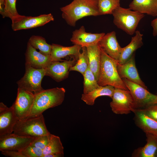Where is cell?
<instances>
[{"label":"cell","instance_id":"obj_30","mask_svg":"<svg viewBox=\"0 0 157 157\" xmlns=\"http://www.w3.org/2000/svg\"><path fill=\"white\" fill-rule=\"evenodd\" d=\"M6 17L12 20L19 16L16 8V0H5Z\"/></svg>","mask_w":157,"mask_h":157},{"label":"cell","instance_id":"obj_3","mask_svg":"<svg viewBox=\"0 0 157 157\" xmlns=\"http://www.w3.org/2000/svg\"><path fill=\"white\" fill-rule=\"evenodd\" d=\"M65 92L64 88L57 87L44 90L34 94L35 97L31 113L27 118L42 114L46 110L61 105L64 100Z\"/></svg>","mask_w":157,"mask_h":157},{"label":"cell","instance_id":"obj_1","mask_svg":"<svg viewBox=\"0 0 157 157\" xmlns=\"http://www.w3.org/2000/svg\"><path fill=\"white\" fill-rule=\"evenodd\" d=\"M99 0H73L69 4L60 8L62 16L67 24L72 26L85 17L100 15Z\"/></svg>","mask_w":157,"mask_h":157},{"label":"cell","instance_id":"obj_35","mask_svg":"<svg viewBox=\"0 0 157 157\" xmlns=\"http://www.w3.org/2000/svg\"><path fill=\"white\" fill-rule=\"evenodd\" d=\"M0 13L3 18L6 17L5 0H0Z\"/></svg>","mask_w":157,"mask_h":157},{"label":"cell","instance_id":"obj_19","mask_svg":"<svg viewBox=\"0 0 157 157\" xmlns=\"http://www.w3.org/2000/svg\"><path fill=\"white\" fill-rule=\"evenodd\" d=\"M51 45L50 56L52 61H62V58L68 56H74L78 60L82 48L81 46L77 44L70 47H64L55 44Z\"/></svg>","mask_w":157,"mask_h":157},{"label":"cell","instance_id":"obj_27","mask_svg":"<svg viewBox=\"0 0 157 157\" xmlns=\"http://www.w3.org/2000/svg\"><path fill=\"white\" fill-rule=\"evenodd\" d=\"M82 52L79 54L76 63L71 67L69 71H74L78 72L82 75L89 67V63L86 47L82 48Z\"/></svg>","mask_w":157,"mask_h":157},{"label":"cell","instance_id":"obj_8","mask_svg":"<svg viewBox=\"0 0 157 157\" xmlns=\"http://www.w3.org/2000/svg\"><path fill=\"white\" fill-rule=\"evenodd\" d=\"M110 103L113 112L116 114H127L135 110L134 101L129 90L115 88Z\"/></svg>","mask_w":157,"mask_h":157},{"label":"cell","instance_id":"obj_6","mask_svg":"<svg viewBox=\"0 0 157 157\" xmlns=\"http://www.w3.org/2000/svg\"><path fill=\"white\" fill-rule=\"evenodd\" d=\"M25 65V74L17 82L18 88L37 94L44 90L41 84L42 78L45 76V69H36Z\"/></svg>","mask_w":157,"mask_h":157},{"label":"cell","instance_id":"obj_23","mask_svg":"<svg viewBox=\"0 0 157 157\" xmlns=\"http://www.w3.org/2000/svg\"><path fill=\"white\" fill-rule=\"evenodd\" d=\"M86 47L88 56L89 68L97 81L101 64V48L99 43Z\"/></svg>","mask_w":157,"mask_h":157},{"label":"cell","instance_id":"obj_4","mask_svg":"<svg viewBox=\"0 0 157 157\" xmlns=\"http://www.w3.org/2000/svg\"><path fill=\"white\" fill-rule=\"evenodd\" d=\"M13 132L19 135L34 137L50 134L47 129L42 114L19 120L14 126Z\"/></svg>","mask_w":157,"mask_h":157},{"label":"cell","instance_id":"obj_17","mask_svg":"<svg viewBox=\"0 0 157 157\" xmlns=\"http://www.w3.org/2000/svg\"><path fill=\"white\" fill-rule=\"evenodd\" d=\"M98 43L108 55L117 61L119 60L122 48L117 41L115 31L105 34Z\"/></svg>","mask_w":157,"mask_h":157},{"label":"cell","instance_id":"obj_36","mask_svg":"<svg viewBox=\"0 0 157 157\" xmlns=\"http://www.w3.org/2000/svg\"><path fill=\"white\" fill-rule=\"evenodd\" d=\"M151 25L153 28V35L156 36L157 35V18L151 21Z\"/></svg>","mask_w":157,"mask_h":157},{"label":"cell","instance_id":"obj_34","mask_svg":"<svg viewBox=\"0 0 157 157\" xmlns=\"http://www.w3.org/2000/svg\"><path fill=\"white\" fill-rule=\"evenodd\" d=\"M1 154L6 156L10 157H25L21 151L13 150H3Z\"/></svg>","mask_w":157,"mask_h":157},{"label":"cell","instance_id":"obj_11","mask_svg":"<svg viewBox=\"0 0 157 157\" xmlns=\"http://www.w3.org/2000/svg\"><path fill=\"white\" fill-rule=\"evenodd\" d=\"M77 59L72 56L68 60L52 61L45 69V76H49L57 81L66 78L68 76L69 69L75 64Z\"/></svg>","mask_w":157,"mask_h":157},{"label":"cell","instance_id":"obj_18","mask_svg":"<svg viewBox=\"0 0 157 157\" xmlns=\"http://www.w3.org/2000/svg\"><path fill=\"white\" fill-rule=\"evenodd\" d=\"M134 119L136 125L146 133L157 136V122L139 109H135Z\"/></svg>","mask_w":157,"mask_h":157},{"label":"cell","instance_id":"obj_32","mask_svg":"<svg viewBox=\"0 0 157 157\" xmlns=\"http://www.w3.org/2000/svg\"><path fill=\"white\" fill-rule=\"evenodd\" d=\"M51 134L35 137L30 145L43 150L48 144Z\"/></svg>","mask_w":157,"mask_h":157},{"label":"cell","instance_id":"obj_7","mask_svg":"<svg viewBox=\"0 0 157 157\" xmlns=\"http://www.w3.org/2000/svg\"><path fill=\"white\" fill-rule=\"evenodd\" d=\"M122 79L132 95L135 109L157 104V95L151 93L147 89L126 78Z\"/></svg>","mask_w":157,"mask_h":157},{"label":"cell","instance_id":"obj_16","mask_svg":"<svg viewBox=\"0 0 157 157\" xmlns=\"http://www.w3.org/2000/svg\"><path fill=\"white\" fill-rule=\"evenodd\" d=\"M25 56V65L36 69H45L52 61L50 55H45L38 51L28 42Z\"/></svg>","mask_w":157,"mask_h":157},{"label":"cell","instance_id":"obj_10","mask_svg":"<svg viewBox=\"0 0 157 157\" xmlns=\"http://www.w3.org/2000/svg\"><path fill=\"white\" fill-rule=\"evenodd\" d=\"M35 97L33 93L18 88L16 99L12 106L19 120L25 119L29 116Z\"/></svg>","mask_w":157,"mask_h":157},{"label":"cell","instance_id":"obj_28","mask_svg":"<svg viewBox=\"0 0 157 157\" xmlns=\"http://www.w3.org/2000/svg\"><path fill=\"white\" fill-rule=\"evenodd\" d=\"M83 75L84 78L83 94L87 93L101 87L89 67Z\"/></svg>","mask_w":157,"mask_h":157},{"label":"cell","instance_id":"obj_37","mask_svg":"<svg viewBox=\"0 0 157 157\" xmlns=\"http://www.w3.org/2000/svg\"><path fill=\"white\" fill-rule=\"evenodd\" d=\"M64 156V154H52L43 155L42 157H63Z\"/></svg>","mask_w":157,"mask_h":157},{"label":"cell","instance_id":"obj_20","mask_svg":"<svg viewBox=\"0 0 157 157\" xmlns=\"http://www.w3.org/2000/svg\"><path fill=\"white\" fill-rule=\"evenodd\" d=\"M147 143L143 147L135 149L132 154L134 157H157V136L146 133Z\"/></svg>","mask_w":157,"mask_h":157},{"label":"cell","instance_id":"obj_22","mask_svg":"<svg viewBox=\"0 0 157 157\" xmlns=\"http://www.w3.org/2000/svg\"><path fill=\"white\" fill-rule=\"evenodd\" d=\"M129 8L141 14L157 16V0H133Z\"/></svg>","mask_w":157,"mask_h":157},{"label":"cell","instance_id":"obj_9","mask_svg":"<svg viewBox=\"0 0 157 157\" xmlns=\"http://www.w3.org/2000/svg\"><path fill=\"white\" fill-rule=\"evenodd\" d=\"M54 20L53 16L51 13L35 17L19 15L11 20V26L13 30L15 31L27 29L43 26Z\"/></svg>","mask_w":157,"mask_h":157},{"label":"cell","instance_id":"obj_29","mask_svg":"<svg viewBox=\"0 0 157 157\" xmlns=\"http://www.w3.org/2000/svg\"><path fill=\"white\" fill-rule=\"evenodd\" d=\"M120 0H99L98 8L100 15L112 14L113 11L120 6Z\"/></svg>","mask_w":157,"mask_h":157},{"label":"cell","instance_id":"obj_25","mask_svg":"<svg viewBox=\"0 0 157 157\" xmlns=\"http://www.w3.org/2000/svg\"><path fill=\"white\" fill-rule=\"evenodd\" d=\"M34 48L39 50L40 52L45 55H50L51 51L52 45L47 43L45 39L40 36H31L28 42Z\"/></svg>","mask_w":157,"mask_h":157},{"label":"cell","instance_id":"obj_2","mask_svg":"<svg viewBox=\"0 0 157 157\" xmlns=\"http://www.w3.org/2000/svg\"><path fill=\"white\" fill-rule=\"evenodd\" d=\"M101 64L97 83L100 86L110 85L128 90L117 70L118 61L108 55L101 47Z\"/></svg>","mask_w":157,"mask_h":157},{"label":"cell","instance_id":"obj_26","mask_svg":"<svg viewBox=\"0 0 157 157\" xmlns=\"http://www.w3.org/2000/svg\"><path fill=\"white\" fill-rule=\"evenodd\" d=\"M43 155L52 154H64V147L60 137L51 134L49 142L43 149Z\"/></svg>","mask_w":157,"mask_h":157},{"label":"cell","instance_id":"obj_15","mask_svg":"<svg viewBox=\"0 0 157 157\" xmlns=\"http://www.w3.org/2000/svg\"><path fill=\"white\" fill-rule=\"evenodd\" d=\"M105 35L104 33L87 32L84 26H82L73 32L70 41L74 44L80 45L82 47H87L98 43Z\"/></svg>","mask_w":157,"mask_h":157},{"label":"cell","instance_id":"obj_33","mask_svg":"<svg viewBox=\"0 0 157 157\" xmlns=\"http://www.w3.org/2000/svg\"><path fill=\"white\" fill-rule=\"evenodd\" d=\"M139 109L157 122V104L151 105L144 108Z\"/></svg>","mask_w":157,"mask_h":157},{"label":"cell","instance_id":"obj_21","mask_svg":"<svg viewBox=\"0 0 157 157\" xmlns=\"http://www.w3.org/2000/svg\"><path fill=\"white\" fill-rule=\"evenodd\" d=\"M135 35L132 38L130 42L126 46L122 48L118 63L122 64L125 63L134 53L135 51L143 44V35L139 31H135Z\"/></svg>","mask_w":157,"mask_h":157},{"label":"cell","instance_id":"obj_31","mask_svg":"<svg viewBox=\"0 0 157 157\" xmlns=\"http://www.w3.org/2000/svg\"><path fill=\"white\" fill-rule=\"evenodd\" d=\"M21 151L25 157H42L43 156L42 149L30 145Z\"/></svg>","mask_w":157,"mask_h":157},{"label":"cell","instance_id":"obj_12","mask_svg":"<svg viewBox=\"0 0 157 157\" xmlns=\"http://www.w3.org/2000/svg\"><path fill=\"white\" fill-rule=\"evenodd\" d=\"M35 138L19 135L14 133L0 136V151H21L30 145Z\"/></svg>","mask_w":157,"mask_h":157},{"label":"cell","instance_id":"obj_5","mask_svg":"<svg viewBox=\"0 0 157 157\" xmlns=\"http://www.w3.org/2000/svg\"><path fill=\"white\" fill-rule=\"evenodd\" d=\"M112 14L115 25L129 35L135 32L139 22L144 16V14L120 6L116 8Z\"/></svg>","mask_w":157,"mask_h":157},{"label":"cell","instance_id":"obj_14","mask_svg":"<svg viewBox=\"0 0 157 157\" xmlns=\"http://www.w3.org/2000/svg\"><path fill=\"white\" fill-rule=\"evenodd\" d=\"M135 54L125 63L120 64L118 63L117 70L121 78H125L147 89L144 83L140 77L135 62Z\"/></svg>","mask_w":157,"mask_h":157},{"label":"cell","instance_id":"obj_13","mask_svg":"<svg viewBox=\"0 0 157 157\" xmlns=\"http://www.w3.org/2000/svg\"><path fill=\"white\" fill-rule=\"evenodd\" d=\"M19 120L12 106L8 107L0 103V136L13 133L15 126Z\"/></svg>","mask_w":157,"mask_h":157},{"label":"cell","instance_id":"obj_24","mask_svg":"<svg viewBox=\"0 0 157 157\" xmlns=\"http://www.w3.org/2000/svg\"><path fill=\"white\" fill-rule=\"evenodd\" d=\"M115 89L113 86L110 85L101 86L87 93H83L81 99L87 105L92 106L96 99L99 97L107 96L112 98Z\"/></svg>","mask_w":157,"mask_h":157}]
</instances>
